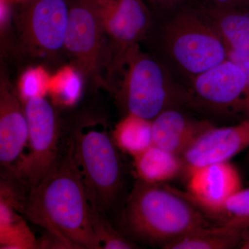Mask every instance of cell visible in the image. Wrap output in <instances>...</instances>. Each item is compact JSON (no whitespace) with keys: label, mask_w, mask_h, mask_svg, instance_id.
Here are the masks:
<instances>
[{"label":"cell","mask_w":249,"mask_h":249,"mask_svg":"<svg viewBox=\"0 0 249 249\" xmlns=\"http://www.w3.org/2000/svg\"><path fill=\"white\" fill-rule=\"evenodd\" d=\"M188 173L190 196L210 212H223L228 200L242 189L240 174L230 161L211 163Z\"/></svg>","instance_id":"obj_11"},{"label":"cell","mask_w":249,"mask_h":249,"mask_svg":"<svg viewBox=\"0 0 249 249\" xmlns=\"http://www.w3.org/2000/svg\"><path fill=\"white\" fill-rule=\"evenodd\" d=\"M160 185L137 180L121 214V226L126 233L163 247L210 226L193 205Z\"/></svg>","instance_id":"obj_2"},{"label":"cell","mask_w":249,"mask_h":249,"mask_svg":"<svg viewBox=\"0 0 249 249\" xmlns=\"http://www.w3.org/2000/svg\"><path fill=\"white\" fill-rule=\"evenodd\" d=\"M134 169L138 179L157 184L177 178L185 165L180 156L154 144L134 157Z\"/></svg>","instance_id":"obj_17"},{"label":"cell","mask_w":249,"mask_h":249,"mask_svg":"<svg viewBox=\"0 0 249 249\" xmlns=\"http://www.w3.org/2000/svg\"><path fill=\"white\" fill-rule=\"evenodd\" d=\"M47 79L40 69H31L23 75L19 83V98L24 102L30 98L43 96L47 91Z\"/></svg>","instance_id":"obj_23"},{"label":"cell","mask_w":249,"mask_h":249,"mask_svg":"<svg viewBox=\"0 0 249 249\" xmlns=\"http://www.w3.org/2000/svg\"><path fill=\"white\" fill-rule=\"evenodd\" d=\"M196 10L217 31L229 53L249 55V9L209 4Z\"/></svg>","instance_id":"obj_15"},{"label":"cell","mask_w":249,"mask_h":249,"mask_svg":"<svg viewBox=\"0 0 249 249\" xmlns=\"http://www.w3.org/2000/svg\"><path fill=\"white\" fill-rule=\"evenodd\" d=\"M249 147V115L230 127H212L182 156L188 172L231 159Z\"/></svg>","instance_id":"obj_13"},{"label":"cell","mask_w":249,"mask_h":249,"mask_svg":"<svg viewBox=\"0 0 249 249\" xmlns=\"http://www.w3.org/2000/svg\"><path fill=\"white\" fill-rule=\"evenodd\" d=\"M29 138V124L20 98L4 72L0 80V163L9 173L23 155Z\"/></svg>","instance_id":"obj_12"},{"label":"cell","mask_w":249,"mask_h":249,"mask_svg":"<svg viewBox=\"0 0 249 249\" xmlns=\"http://www.w3.org/2000/svg\"><path fill=\"white\" fill-rule=\"evenodd\" d=\"M65 51L84 79L110 91L107 40L93 0H71Z\"/></svg>","instance_id":"obj_7"},{"label":"cell","mask_w":249,"mask_h":249,"mask_svg":"<svg viewBox=\"0 0 249 249\" xmlns=\"http://www.w3.org/2000/svg\"><path fill=\"white\" fill-rule=\"evenodd\" d=\"M112 136L118 147L137 157L154 144L152 121L126 114L116 126Z\"/></svg>","instance_id":"obj_19"},{"label":"cell","mask_w":249,"mask_h":249,"mask_svg":"<svg viewBox=\"0 0 249 249\" xmlns=\"http://www.w3.org/2000/svg\"><path fill=\"white\" fill-rule=\"evenodd\" d=\"M93 231L102 249H132L137 248L132 241L115 230L106 214L91 206Z\"/></svg>","instance_id":"obj_20"},{"label":"cell","mask_w":249,"mask_h":249,"mask_svg":"<svg viewBox=\"0 0 249 249\" xmlns=\"http://www.w3.org/2000/svg\"><path fill=\"white\" fill-rule=\"evenodd\" d=\"M91 207L106 214L114 205L122 184L117 145L106 123L93 117L78 120L68 141Z\"/></svg>","instance_id":"obj_3"},{"label":"cell","mask_w":249,"mask_h":249,"mask_svg":"<svg viewBox=\"0 0 249 249\" xmlns=\"http://www.w3.org/2000/svg\"><path fill=\"white\" fill-rule=\"evenodd\" d=\"M223 212L231 217L227 223L248 229L249 227V188L241 189L228 200Z\"/></svg>","instance_id":"obj_22"},{"label":"cell","mask_w":249,"mask_h":249,"mask_svg":"<svg viewBox=\"0 0 249 249\" xmlns=\"http://www.w3.org/2000/svg\"><path fill=\"white\" fill-rule=\"evenodd\" d=\"M144 1H148L155 4L163 5V6H172V5L178 4L184 0H144Z\"/></svg>","instance_id":"obj_25"},{"label":"cell","mask_w":249,"mask_h":249,"mask_svg":"<svg viewBox=\"0 0 249 249\" xmlns=\"http://www.w3.org/2000/svg\"><path fill=\"white\" fill-rule=\"evenodd\" d=\"M21 213L63 249H102L93 231L86 188L67 142L52 171L24 197Z\"/></svg>","instance_id":"obj_1"},{"label":"cell","mask_w":249,"mask_h":249,"mask_svg":"<svg viewBox=\"0 0 249 249\" xmlns=\"http://www.w3.org/2000/svg\"><path fill=\"white\" fill-rule=\"evenodd\" d=\"M82 78L83 76L76 69L62 71L52 89L55 101L65 106L76 103L81 94Z\"/></svg>","instance_id":"obj_21"},{"label":"cell","mask_w":249,"mask_h":249,"mask_svg":"<svg viewBox=\"0 0 249 249\" xmlns=\"http://www.w3.org/2000/svg\"><path fill=\"white\" fill-rule=\"evenodd\" d=\"M247 229L224 224L197 229L172 241L163 247L165 249H230L240 246Z\"/></svg>","instance_id":"obj_16"},{"label":"cell","mask_w":249,"mask_h":249,"mask_svg":"<svg viewBox=\"0 0 249 249\" xmlns=\"http://www.w3.org/2000/svg\"><path fill=\"white\" fill-rule=\"evenodd\" d=\"M247 83L245 70L229 58L191 78L190 102L213 110H242Z\"/></svg>","instance_id":"obj_10"},{"label":"cell","mask_w":249,"mask_h":249,"mask_svg":"<svg viewBox=\"0 0 249 249\" xmlns=\"http://www.w3.org/2000/svg\"></svg>","instance_id":"obj_27"},{"label":"cell","mask_w":249,"mask_h":249,"mask_svg":"<svg viewBox=\"0 0 249 249\" xmlns=\"http://www.w3.org/2000/svg\"><path fill=\"white\" fill-rule=\"evenodd\" d=\"M209 4L224 7L249 9V0H207Z\"/></svg>","instance_id":"obj_24"},{"label":"cell","mask_w":249,"mask_h":249,"mask_svg":"<svg viewBox=\"0 0 249 249\" xmlns=\"http://www.w3.org/2000/svg\"><path fill=\"white\" fill-rule=\"evenodd\" d=\"M238 248L249 249V232H247V231L245 232V235L243 236V238H242V242H241Z\"/></svg>","instance_id":"obj_26"},{"label":"cell","mask_w":249,"mask_h":249,"mask_svg":"<svg viewBox=\"0 0 249 249\" xmlns=\"http://www.w3.org/2000/svg\"><path fill=\"white\" fill-rule=\"evenodd\" d=\"M16 211V204L11 199L0 196V249L38 248V241Z\"/></svg>","instance_id":"obj_18"},{"label":"cell","mask_w":249,"mask_h":249,"mask_svg":"<svg viewBox=\"0 0 249 249\" xmlns=\"http://www.w3.org/2000/svg\"><path fill=\"white\" fill-rule=\"evenodd\" d=\"M70 9L71 0H29L17 18L25 48L47 57L66 52Z\"/></svg>","instance_id":"obj_9"},{"label":"cell","mask_w":249,"mask_h":249,"mask_svg":"<svg viewBox=\"0 0 249 249\" xmlns=\"http://www.w3.org/2000/svg\"><path fill=\"white\" fill-rule=\"evenodd\" d=\"M107 40V80L112 83L126 53L139 45L152 26L144 0H93Z\"/></svg>","instance_id":"obj_8"},{"label":"cell","mask_w":249,"mask_h":249,"mask_svg":"<svg viewBox=\"0 0 249 249\" xmlns=\"http://www.w3.org/2000/svg\"><path fill=\"white\" fill-rule=\"evenodd\" d=\"M152 124L154 145L180 157L213 127L208 121L192 119L175 108L160 113Z\"/></svg>","instance_id":"obj_14"},{"label":"cell","mask_w":249,"mask_h":249,"mask_svg":"<svg viewBox=\"0 0 249 249\" xmlns=\"http://www.w3.org/2000/svg\"><path fill=\"white\" fill-rule=\"evenodd\" d=\"M29 124V152L23 154L11 175L28 188L37 186L52 171L61 155V124L53 106L43 96L24 102Z\"/></svg>","instance_id":"obj_6"},{"label":"cell","mask_w":249,"mask_h":249,"mask_svg":"<svg viewBox=\"0 0 249 249\" xmlns=\"http://www.w3.org/2000/svg\"><path fill=\"white\" fill-rule=\"evenodd\" d=\"M162 40L169 58L191 78L229 59L222 37L196 9L182 10L166 22Z\"/></svg>","instance_id":"obj_5"},{"label":"cell","mask_w":249,"mask_h":249,"mask_svg":"<svg viewBox=\"0 0 249 249\" xmlns=\"http://www.w3.org/2000/svg\"><path fill=\"white\" fill-rule=\"evenodd\" d=\"M114 93L126 114L150 121L178 103L190 102L188 90L175 82L163 64L142 52L139 45L126 53Z\"/></svg>","instance_id":"obj_4"}]
</instances>
